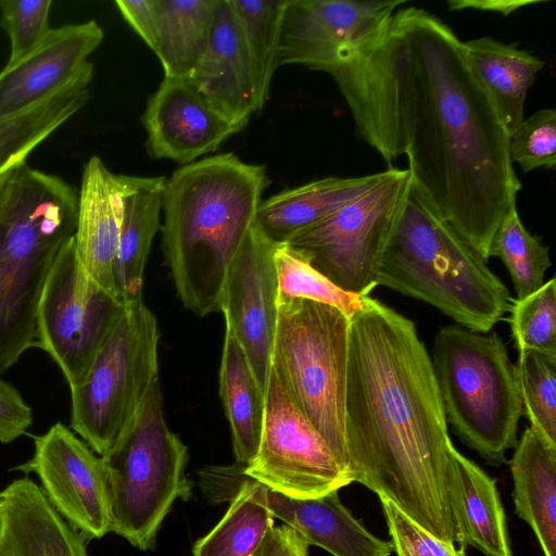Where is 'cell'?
Listing matches in <instances>:
<instances>
[{
  "instance_id": "obj_24",
  "label": "cell",
  "mask_w": 556,
  "mask_h": 556,
  "mask_svg": "<svg viewBox=\"0 0 556 556\" xmlns=\"http://www.w3.org/2000/svg\"><path fill=\"white\" fill-rule=\"evenodd\" d=\"M123 219L114 262V285L123 304L142 298L143 274L161 229L165 176L119 175Z\"/></svg>"
},
{
  "instance_id": "obj_36",
  "label": "cell",
  "mask_w": 556,
  "mask_h": 556,
  "mask_svg": "<svg viewBox=\"0 0 556 556\" xmlns=\"http://www.w3.org/2000/svg\"><path fill=\"white\" fill-rule=\"evenodd\" d=\"M508 152L511 163L523 173L536 168L554 169L556 165V111L534 112L509 132Z\"/></svg>"
},
{
  "instance_id": "obj_28",
  "label": "cell",
  "mask_w": 556,
  "mask_h": 556,
  "mask_svg": "<svg viewBox=\"0 0 556 556\" xmlns=\"http://www.w3.org/2000/svg\"><path fill=\"white\" fill-rule=\"evenodd\" d=\"M93 76L91 62L70 83L29 109L0 118V176L22 164L41 142L87 103Z\"/></svg>"
},
{
  "instance_id": "obj_40",
  "label": "cell",
  "mask_w": 556,
  "mask_h": 556,
  "mask_svg": "<svg viewBox=\"0 0 556 556\" xmlns=\"http://www.w3.org/2000/svg\"><path fill=\"white\" fill-rule=\"evenodd\" d=\"M157 0L115 1L124 20L152 51L157 38Z\"/></svg>"
},
{
  "instance_id": "obj_41",
  "label": "cell",
  "mask_w": 556,
  "mask_h": 556,
  "mask_svg": "<svg viewBox=\"0 0 556 556\" xmlns=\"http://www.w3.org/2000/svg\"><path fill=\"white\" fill-rule=\"evenodd\" d=\"M309 545L287 525L271 527L253 556H307Z\"/></svg>"
},
{
  "instance_id": "obj_43",
  "label": "cell",
  "mask_w": 556,
  "mask_h": 556,
  "mask_svg": "<svg viewBox=\"0 0 556 556\" xmlns=\"http://www.w3.org/2000/svg\"><path fill=\"white\" fill-rule=\"evenodd\" d=\"M2 514H3V500H2V496H1V493H0V520L2 518Z\"/></svg>"
},
{
  "instance_id": "obj_1",
  "label": "cell",
  "mask_w": 556,
  "mask_h": 556,
  "mask_svg": "<svg viewBox=\"0 0 556 556\" xmlns=\"http://www.w3.org/2000/svg\"><path fill=\"white\" fill-rule=\"evenodd\" d=\"M395 16L397 155L407 156L412 182L430 206L488 262L495 230L521 189L509 134L453 29L413 7Z\"/></svg>"
},
{
  "instance_id": "obj_39",
  "label": "cell",
  "mask_w": 556,
  "mask_h": 556,
  "mask_svg": "<svg viewBox=\"0 0 556 556\" xmlns=\"http://www.w3.org/2000/svg\"><path fill=\"white\" fill-rule=\"evenodd\" d=\"M31 422V408L12 384L0 379V442L16 440Z\"/></svg>"
},
{
  "instance_id": "obj_34",
  "label": "cell",
  "mask_w": 556,
  "mask_h": 556,
  "mask_svg": "<svg viewBox=\"0 0 556 556\" xmlns=\"http://www.w3.org/2000/svg\"><path fill=\"white\" fill-rule=\"evenodd\" d=\"M515 371L530 427L556 446V357L532 351L518 353Z\"/></svg>"
},
{
  "instance_id": "obj_33",
  "label": "cell",
  "mask_w": 556,
  "mask_h": 556,
  "mask_svg": "<svg viewBox=\"0 0 556 556\" xmlns=\"http://www.w3.org/2000/svg\"><path fill=\"white\" fill-rule=\"evenodd\" d=\"M278 296L305 299L341 309L349 317L363 305L364 296L345 292L315 269L309 262L287 243L274 251Z\"/></svg>"
},
{
  "instance_id": "obj_16",
  "label": "cell",
  "mask_w": 556,
  "mask_h": 556,
  "mask_svg": "<svg viewBox=\"0 0 556 556\" xmlns=\"http://www.w3.org/2000/svg\"><path fill=\"white\" fill-rule=\"evenodd\" d=\"M147 150L186 165L214 152L239 129L215 111L189 79L164 77L142 114Z\"/></svg>"
},
{
  "instance_id": "obj_7",
  "label": "cell",
  "mask_w": 556,
  "mask_h": 556,
  "mask_svg": "<svg viewBox=\"0 0 556 556\" xmlns=\"http://www.w3.org/2000/svg\"><path fill=\"white\" fill-rule=\"evenodd\" d=\"M110 494L111 532L140 551L154 547L177 500L187 501V445L167 426L160 381L113 446L101 456Z\"/></svg>"
},
{
  "instance_id": "obj_10",
  "label": "cell",
  "mask_w": 556,
  "mask_h": 556,
  "mask_svg": "<svg viewBox=\"0 0 556 556\" xmlns=\"http://www.w3.org/2000/svg\"><path fill=\"white\" fill-rule=\"evenodd\" d=\"M412 185L408 169L389 167L381 179L287 244L345 292L367 296L380 255Z\"/></svg>"
},
{
  "instance_id": "obj_32",
  "label": "cell",
  "mask_w": 556,
  "mask_h": 556,
  "mask_svg": "<svg viewBox=\"0 0 556 556\" xmlns=\"http://www.w3.org/2000/svg\"><path fill=\"white\" fill-rule=\"evenodd\" d=\"M489 256L498 257L507 268L517 300L539 290L552 265L548 248L527 230L516 204L509 207L496 228Z\"/></svg>"
},
{
  "instance_id": "obj_27",
  "label": "cell",
  "mask_w": 556,
  "mask_h": 556,
  "mask_svg": "<svg viewBox=\"0 0 556 556\" xmlns=\"http://www.w3.org/2000/svg\"><path fill=\"white\" fill-rule=\"evenodd\" d=\"M466 60L494 103L508 134L525 118V102L544 61L492 37L463 42Z\"/></svg>"
},
{
  "instance_id": "obj_25",
  "label": "cell",
  "mask_w": 556,
  "mask_h": 556,
  "mask_svg": "<svg viewBox=\"0 0 556 556\" xmlns=\"http://www.w3.org/2000/svg\"><path fill=\"white\" fill-rule=\"evenodd\" d=\"M383 172L358 177H326L282 190L261 202L255 225L273 243H287L375 186Z\"/></svg>"
},
{
  "instance_id": "obj_8",
  "label": "cell",
  "mask_w": 556,
  "mask_h": 556,
  "mask_svg": "<svg viewBox=\"0 0 556 556\" xmlns=\"http://www.w3.org/2000/svg\"><path fill=\"white\" fill-rule=\"evenodd\" d=\"M349 337L350 317L341 309L277 295L270 366L345 470Z\"/></svg>"
},
{
  "instance_id": "obj_37",
  "label": "cell",
  "mask_w": 556,
  "mask_h": 556,
  "mask_svg": "<svg viewBox=\"0 0 556 556\" xmlns=\"http://www.w3.org/2000/svg\"><path fill=\"white\" fill-rule=\"evenodd\" d=\"M51 0H0V26L9 36V63L35 49L48 35Z\"/></svg>"
},
{
  "instance_id": "obj_31",
  "label": "cell",
  "mask_w": 556,
  "mask_h": 556,
  "mask_svg": "<svg viewBox=\"0 0 556 556\" xmlns=\"http://www.w3.org/2000/svg\"><path fill=\"white\" fill-rule=\"evenodd\" d=\"M240 26L252 70L256 113L268 98L278 68L280 27L287 0H229Z\"/></svg>"
},
{
  "instance_id": "obj_23",
  "label": "cell",
  "mask_w": 556,
  "mask_h": 556,
  "mask_svg": "<svg viewBox=\"0 0 556 556\" xmlns=\"http://www.w3.org/2000/svg\"><path fill=\"white\" fill-rule=\"evenodd\" d=\"M200 488L211 503L230 502L219 522L193 545V556H253L274 527V517L237 479L231 465L199 471Z\"/></svg>"
},
{
  "instance_id": "obj_6",
  "label": "cell",
  "mask_w": 556,
  "mask_h": 556,
  "mask_svg": "<svg viewBox=\"0 0 556 556\" xmlns=\"http://www.w3.org/2000/svg\"><path fill=\"white\" fill-rule=\"evenodd\" d=\"M430 358L455 433L486 463H505L507 451L517 444L523 410L515 365L500 334L443 327Z\"/></svg>"
},
{
  "instance_id": "obj_26",
  "label": "cell",
  "mask_w": 556,
  "mask_h": 556,
  "mask_svg": "<svg viewBox=\"0 0 556 556\" xmlns=\"http://www.w3.org/2000/svg\"><path fill=\"white\" fill-rule=\"evenodd\" d=\"M510 459L513 498L544 556H556V446L527 427Z\"/></svg>"
},
{
  "instance_id": "obj_29",
  "label": "cell",
  "mask_w": 556,
  "mask_h": 556,
  "mask_svg": "<svg viewBox=\"0 0 556 556\" xmlns=\"http://www.w3.org/2000/svg\"><path fill=\"white\" fill-rule=\"evenodd\" d=\"M218 386L236 463L247 466L254 459L260 444L264 392L228 325H225Z\"/></svg>"
},
{
  "instance_id": "obj_42",
  "label": "cell",
  "mask_w": 556,
  "mask_h": 556,
  "mask_svg": "<svg viewBox=\"0 0 556 556\" xmlns=\"http://www.w3.org/2000/svg\"><path fill=\"white\" fill-rule=\"evenodd\" d=\"M540 1L529 0H450L447 7L451 11L478 10L500 13L508 16L526 5L539 3Z\"/></svg>"
},
{
  "instance_id": "obj_38",
  "label": "cell",
  "mask_w": 556,
  "mask_h": 556,
  "mask_svg": "<svg viewBox=\"0 0 556 556\" xmlns=\"http://www.w3.org/2000/svg\"><path fill=\"white\" fill-rule=\"evenodd\" d=\"M390 542L396 556H466L465 547L440 540L405 515L391 501L379 497Z\"/></svg>"
},
{
  "instance_id": "obj_22",
  "label": "cell",
  "mask_w": 556,
  "mask_h": 556,
  "mask_svg": "<svg viewBox=\"0 0 556 556\" xmlns=\"http://www.w3.org/2000/svg\"><path fill=\"white\" fill-rule=\"evenodd\" d=\"M448 502L456 543L486 556H514L496 481L454 445L450 450Z\"/></svg>"
},
{
  "instance_id": "obj_19",
  "label": "cell",
  "mask_w": 556,
  "mask_h": 556,
  "mask_svg": "<svg viewBox=\"0 0 556 556\" xmlns=\"http://www.w3.org/2000/svg\"><path fill=\"white\" fill-rule=\"evenodd\" d=\"M189 80L239 131L256 113L250 58L229 0H216L206 51Z\"/></svg>"
},
{
  "instance_id": "obj_9",
  "label": "cell",
  "mask_w": 556,
  "mask_h": 556,
  "mask_svg": "<svg viewBox=\"0 0 556 556\" xmlns=\"http://www.w3.org/2000/svg\"><path fill=\"white\" fill-rule=\"evenodd\" d=\"M160 331L142 298L123 312L81 381L71 390V428L103 456L159 380Z\"/></svg>"
},
{
  "instance_id": "obj_30",
  "label": "cell",
  "mask_w": 556,
  "mask_h": 556,
  "mask_svg": "<svg viewBox=\"0 0 556 556\" xmlns=\"http://www.w3.org/2000/svg\"><path fill=\"white\" fill-rule=\"evenodd\" d=\"M157 38L153 52L164 77L190 79L204 55L216 0H157Z\"/></svg>"
},
{
  "instance_id": "obj_13",
  "label": "cell",
  "mask_w": 556,
  "mask_h": 556,
  "mask_svg": "<svg viewBox=\"0 0 556 556\" xmlns=\"http://www.w3.org/2000/svg\"><path fill=\"white\" fill-rule=\"evenodd\" d=\"M34 454L15 469L35 473L62 518L87 540L111 532V505L102 457L56 422L34 439Z\"/></svg>"
},
{
  "instance_id": "obj_5",
  "label": "cell",
  "mask_w": 556,
  "mask_h": 556,
  "mask_svg": "<svg viewBox=\"0 0 556 556\" xmlns=\"http://www.w3.org/2000/svg\"><path fill=\"white\" fill-rule=\"evenodd\" d=\"M77 191L16 167L0 194V375L36 345L37 309L53 264L74 236Z\"/></svg>"
},
{
  "instance_id": "obj_18",
  "label": "cell",
  "mask_w": 556,
  "mask_h": 556,
  "mask_svg": "<svg viewBox=\"0 0 556 556\" xmlns=\"http://www.w3.org/2000/svg\"><path fill=\"white\" fill-rule=\"evenodd\" d=\"M231 467L254 498L309 546L321 547L332 556H390L393 553L391 542L370 533L341 503L338 491L314 498H293L245 477L240 464Z\"/></svg>"
},
{
  "instance_id": "obj_17",
  "label": "cell",
  "mask_w": 556,
  "mask_h": 556,
  "mask_svg": "<svg viewBox=\"0 0 556 556\" xmlns=\"http://www.w3.org/2000/svg\"><path fill=\"white\" fill-rule=\"evenodd\" d=\"M104 38L90 20L51 28L30 52L0 72V118L18 114L56 92L89 63Z\"/></svg>"
},
{
  "instance_id": "obj_21",
  "label": "cell",
  "mask_w": 556,
  "mask_h": 556,
  "mask_svg": "<svg viewBox=\"0 0 556 556\" xmlns=\"http://www.w3.org/2000/svg\"><path fill=\"white\" fill-rule=\"evenodd\" d=\"M0 493V556H89L87 539L62 518L31 479H16Z\"/></svg>"
},
{
  "instance_id": "obj_14",
  "label": "cell",
  "mask_w": 556,
  "mask_h": 556,
  "mask_svg": "<svg viewBox=\"0 0 556 556\" xmlns=\"http://www.w3.org/2000/svg\"><path fill=\"white\" fill-rule=\"evenodd\" d=\"M405 1L287 0L278 67L325 71L374 40Z\"/></svg>"
},
{
  "instance_id": "obj_15",
  "label": "cell",
  "mask_w": 556,
  "mask_h": 556,
  "mask_svg": "<svg viewBox=\"0 0 556 556\" xmlns=\"http://www.w3.org/2000/svg\"><path fill=\"white\" fill-rule=\"evenodd\" d=\"M276 245L254 225L228 268L219 302L263 392L277 323Z\"/></svg>"
},
{
  "instance_id": "obj_11",
  "label": "cell",
  "mask_w": 556,
  "mask_h": 556,
  "mask_svg": "<svg viewBox=\"0 0 556 556\" xmlns=\"http://www.w3.org/2000/svg\"><path fill=\"white\" fill-rule=\"evenodd\" d=\"M123 308L90 277L73 236L48 276L36 323V345L55 362L70 389L86 375Z\"/></svg>"
},
{
  "instance_id": "obj_3",
  "label": "cell",
  "mask_w": 556,
  "mask_h": 556,
  "mask_svg": "<svg viewBox=\"0 0 556 556\" xmlns=\"http://www.w3.org/2000/svg\"><path fill=\"white\" fill-rule=\"evenodd\" d=\"M268 184L264 165L232 152L182 165L165 180L162 250L177 296L194 315L219 312L228 268Z\"/></svg>"
},
{
  "instance_id": "obj_20",
  "label": "cell",
  "mask_w": 556,
  "mask_h": 556,
  "mask_svg": "<svg viewBox=\"0 0 556 556\" xmlns=\"http://www.w3.org/2000/svg\"><path fill=\"white\" fill-rule=\"evenodd\" d=\"M122 193L119 175L99 156H91L77 192L74 242L90 277L117 300L113 271L123 219Z\"/></svg>"
},
{
  "instance_id": "obj_12",
  "label": "cell",
  "mask_w": 556,
  "mask_h": 556,
  "mask_svg": "<svg viewBox=\"0 0 556 556\" xmlns=\"http://www.w3.org/2000/svg\"><path fill=\"white\" fill-rule=\"evenodd\" d=\"M241 467L245 477L293 498L319 497L352 483L271 366L258 448L254 459Z\"/></svg>"
},
{
  "instance_id": "obj_2",
  "label": "cell",
  "mask_w": 556,
  "mask_h": 556,
  "mask_svg": "<svg viewBox=\"0 0 556 556\" xmlns=\"http://www.w3.org/2000/svg\"><path fill=\"white\" fill-rule=\"evenodd\" d=\"M344 434L352 482L455 543L453 443L430 354L410 319L369 295L350 317Z\"/></svg>"
},
{
  "instance_id": "obj_4",
  "label": "cell",
  "mask_w": 556,
  "mask_h": 556,
  "mask_svg": "<svg viewBox=\"0 0 556 556\" xmlns=\"http://www.w3.org/2000/svg\"><path fill=\"white\" fill-rule=\"evenodd\" d=\"M486 263L412 182L380 255L376 285L426 302L459 326L486 333L513 301Z\"/></svg>"
},
{
  "instance_id": "obj_35",
  "label": "cell",
  "mask_w": 556,
  "mask_h": 556,
  "mask_svg": "<svg viewBox=\"0 0 556 556\" xmlns=\"http://www.w3.org/2000/svg\"><path fill=\"white\" fill-rule=\"evenodd\" d=\"M511 337L518 353L538 352L556 357V280L521 300L511 301Z\"/></svg>"
}]
</instances>
